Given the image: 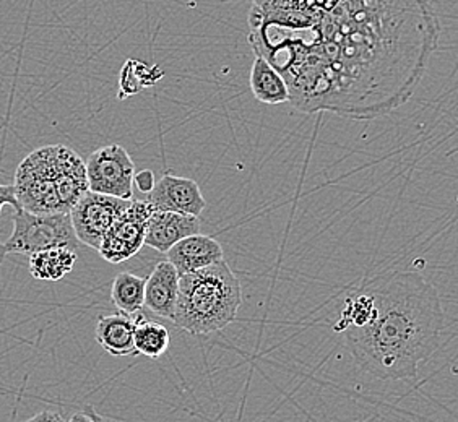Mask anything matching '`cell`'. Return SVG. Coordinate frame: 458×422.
<instances>
[{
    "label": "cell",
    "instance_id": "cell-10",
    "mask_svg": "<svg viewBox=\"0 0 458 422\" xmlns=\"http://www.w3.org/2000/svg\"><path fill=\"white\" fill-rule=\"evenodd\" d=\"M166 257L169 264L176 268L177 274L182 276L225 260V252L216 239L199 232L179 241L176 246L169 249Z\"/></svg>",
    "mask_w": 458,
    "mask_h": 422
},
{
    "label": "cell",
    "instance_id": "cell-14",
    "mask_svg": "<svg viewBox=\"0 0 458 422\" xmlns=\"http://www.w3.org/2000/svg\"><path fill=\"white\" fill-rule=\"evenodd\" d=\"M250 89L257 101L264 105H283L290 101V91L282 75L260 57H256L250 67Z\"/></svg>",
    "mask_w": 458,
    "mask_h": 422
},
{
    "label": "cell",
    "instance_id": "cell-16",
    "mask_svg": "<svg viewBox=\"0 0 458 422\" xmlns=\"http://www.w3.org/2000/svg\"><path fill=\"white\" fill-rule=\"evenodd\" d=\"M111 300L119 312L137 316L145 302V278L133 273H119L113 282Z\"/></svg>",
    "mask_w": 458,
    "mask_h": 422
},
{
    "label": "cell",
    "instance_id": "cell-15",
    "mask_svg": "<svg viewBox=\"0 0 458 422\" xmlns=\"http://www.w3.org/2000/svg\"><path fill=\"white\" fill-rule=\"evenodd\" d=\"M77 250L55 247L30 256V273L41 282H61L77 264Z\"/></svg>",
    "mask_w": 458,
    "mask_h": 422
},
{
    "label": "cell",
    "instance_id": "cell-2",
    "mask_svg": "<svg viewBox=\"0 0 458 422\" xmlns=\"http://www.w3.org/2000/svg\"><path fill=\"white\" fill-rule=\"evenodd\" d=\"M335 330L366 374L408 380L439 350L445 314L439 292L421 274L382 273L344 298Z\"/></svg>",
    "mask_w": 458,
    "mask_h": 422
},
{
    "label": "cell",
    "instance_id": "cell-12",
    "mask_svg": "<svg viewBox=\"0 0 458 422\" xmlns=\"http://www.w3.org/2000/svg\"><path fill=\"white\" fill-rule=\"evenodd\" d=\"M177 294H179V274L168 260L159 262L150 276L145 280V302L143 308L161 318H174Z\"/></svg>",
    "mask_w": 458,
    "mask_h": 422
},
{
    "label": "cell",
    "instance_id": "cell-8",
    "mask_svg": "<svg viewBox=\"0 0 458 422\" xmlns=\"http://www.w3.org/2000/svg\"><path fill=\"white\" fill-rule=\"evenodd\" d=\"M151 207L145 200H132L129 208L114 221L101 241L98 252L109 264H123L139 254L145 246Z\"/></svg>",
    "mask_w": 458,
    "mask_h": 422
},
{
    "label": "cell",
    "instance_id": "cell-6",
    "mask_svg": "<svg viewBox=\"0 0 458 422\" xmlns=\"http://www.w3.org/2000/svg\"><path fill=\"white\" fill-rule=\"evenodd\" d=\"M87 181L89 192L121 200H133L135 165L121 145H107L89 155Z\"/></svg>",
    "mask_w": 458,
    "mask_h": 422
},
{
    "label": "cell",
    "instance_id": "cell-7",
    "mask_svg": "<svg viewBox=\"0 0 458 422\" xmlns=\"http://www.w3.org/2000/svg\"><path fill=\"white\" fill-rule=\"evenodd\" d=\"M132 200L87 192L72 208V228L80 244L98 250L114 221L129 208Z\"/></svg>",
    "mask_w": 458,
    "mask_h": 422
},
{
    "label": "cell",
    "instance_id": "cell-5",
    "mask_svg": "<svg viewBox=\"0 0 458 422\" xmlns=\"http://www.w3.org/2000/svg\"><path fill=\"white\" fill-rule=\"evenodd\" d=\"M69 213L36 215L18 208L13 215V232L4 244L9 254H36L55 247L79 250Z\"/></svg>",
    "mask_w": 458,
    "mask_h": 422
},
{
    "label": "cell",
    "instance_id": "cell-20",
    "mask_svg": "<svg viewBox=\"0 0 458 422\" xmlns=\"http://www.w3.org/2000/svg\"><path fill=\"white\" fill-rule=\"evenodd\" d=\"M133 184L137 185V189L143 192V194H150L151 190H153V187L157 184V181H155V174L148 171V169H145V171H140V173H137L135 176H133Z\"/></svg>",
    "mask_w": 458,
    "mask_h": 422
},
{
    "label": "cell",
    "instance_id": "cell-9",
    "mask_svg": "<svg viewBox=\"0 0 458 422\" xmlns=\"http://www.w3.org/2000/svg\"><path fill=\"white\" fill-rule=\"evenodd\" d=\"M153 211H171L200 218L207 202L194 179L165 174L145 200Z\"/></svg>",
    "mask_w": 458,
    "mask_h": 422
},
{
    "label": "cell",
    "instance_id": "cell-13",
    "mask_svg": "<svg viewBox=\"0 0 458 422\" xmlns=\"http://www.w3.org/2000/svg\"><path fill=\"white\" fill-rule=\"evenodd\" d=\"M137 320L139 316H127L123 312L99 316L95 330L98 344L114 358L135 356L133 332Z\"/></svg>",
    "mask_w": 458,
    "mask_h": 422
},
{
    "label": "cell",
    "instance_id": "cell-3",
    "mask_svg": "<svg viewBox=\"0 0 458 422\" xmlns=\"http://www.w3.org/2000/svg\"><path fill=\"white\" fill-rule=\"evenodd\" d=\"M13 189L20 208L30 213H71L89 192L85 161L64 145L43 147L20 163Z\"/></svg>",
    "mask_w": 458,
    "mask_h": 422
},
{
    "label": "cell",
    "instance_id": "cell-11",
    "mask_svg": "<svg viewBox=\"0 0 458 422\" xmlns=\"http://www.w3.org/2000/svg\"><path fill=\"white\" fill-rule=\"evenodd\" d=\"M200 232V218L171 213V211H151L147 224L145 246L166 254L179 241Z\"/></svg>",
    "mask_w": 458,
    "mask_h": 422
},
{
    "label": "cell",
    "instance_id": "cell-21",
    "mask_svg": "<svg viewBox=\"0 0 458 422\" xmlns=\"http://www.w3.org/2000/svg\"><path fill=\"white\" fill-rule=\"evenodd\" d=\"M25 422H65V419H64L62 414L57 413V411L45 409V411L36 414V416L30 418V419H27Z\"/></svg>",
    "mask_w": 458,
    "mask_h": 422
},
{
    "label": "cell",
    "instance_id": "cell-17",
    "mask_svg": "<svg viewBox=\"0 0 458 422\" xmlns=\"http://www.w3.org/2000/svg\"><path fill=\"white\" fill-rule=\"evenodd\" d=\"M171 338L168 328L158 322L143 320L139 316L135 332H133V346L137 354H143L148 359H159L165 352L168 351Z\"/></svg>",
    "mask_w": 458,
    "mask_h": 422
},
{
    "label": "cell",
    "instance_id": "cell-23",
    "mask_svg": "<svg viewBox=\"0 0 458 422\" xmlns=\"http://www.w3.org/2000/svg\"><path fill=\"white\" fill-rule=\"evenodd\" d=\"M87 411H89V416H91V419H93V422H115L113 421V419H107V418H105V416H101V414H98L91 406H89L87 408Z\"/></svg>",
    "mask_w": 458,
    "mask_h": 422
},
{
    "label": "cell",
    "instance_id": "cell-18",
    "mask_svg": "<svg viewBox=\"0 0 458 422\" xmlns=\"http://www.w3.org/2000/svg\"><path fill=\"white\" fill-rule=\"evenodd\" d=\"M161 77L163 73L158 67H148L147 63L135 59L125 62L119 77V99H125L143 89L153 87Z\"/></svg>",
    "mask_w": 458,
    "mask_h": 422
},
{
    "label": "cell",
    "instance_id": "cell-4",
    "mask_svg": "<svg viewBox=\"0 0 458 422\" xmlns=\"http://www.w3.org/2000/svg\"><path fill=\"white\" fill-rule=\"evenodd\" d=\"M242 306L238 276L226 260L179 276L173 322L191 334L220 332L233 324Z\"/></svg>",
    "mask_w": 458,
    "mask_h": 422
},
{
    "label": "cell",
    "instance_id": "cell-1",
    "mask_svg": "<svg viewBox=\"0 0 458 422\" xmlns=\"http://www.w3.org/2000/svg\"><path fill=\"white\" fill-rule=\"evenodd\" d=\"M249 45L301 113L376 119L413 97L439 41L428 0H250Z\"/></svg>",
    "mask_w": 458,
    "mask_h": 422
},
{
    "label": "cell",
    "instance_id": "cell-22",
    "mask_svg": "<svg viewBox=\"0 0 458 422\" xmlns=\"http://www.w3.org/2000/svg\"><path fill=\"white\" fill-rule=\"evenodd\" d=\"M69 422H93V419H91L89 411L85 409V411H79V413L73 414Z\"/></svg>",
    "mask_w": 458,
    "mask_h": 422
},
{
    "label": "cell",
    "instance_id": "cell-19",
    "mask_svg": "<svg viewBox=\"0 0 458 422\" xmlns=\"http://www.w3.org/2000/svg\"><path fill=\"white\" fill-rule=\"evenodd\" d=\"M5 205H12L15 210L20 208V205L17 202V195H15V189L13 184L2 185L0 184V211L5 207ZM7 252L4 249V244H0V265L5 260Z\"/></svg>",
    "mask_w": 458,
    "mask_h": 422
}]
</instances>
